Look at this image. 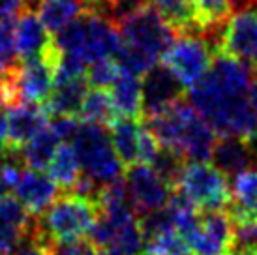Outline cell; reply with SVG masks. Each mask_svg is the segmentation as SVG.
<instances>
[{
	"label": "cell",
	"instance_id": "obj_1",
	"mask_svg": "<svg viewBox=\"0 0 257 255\" xmlns=\"http://www.w3.org/2000/svg\"><path fill=\"white\" fill-rule=\"evenodd\" d=\"M98 220L96 201L73 191H64L57 201L38 216V223L53 242H70L90 234Z\"/></svg>",
	"mask_w": 257,
	"mask_h": 255
},
{
	"label": "cell",
	"instance_id": "obj_2",
	"mask_svg": "<svg viewBox=\"0 0 257 255\" xmlns=\"http://www.w3.org/2000/svg\"><path fill=\"white\" fill-rule=\"evenodd\" d=\"M72 147L79 158L83 175L98 184H107L120 178L122 171L126 169L114 152L111 135H107L105 128L100 124L81 120L79 134Z\"/></svg>",
	"mask_w": 257,
	"mask_h": 255
},
{
	"label": "cell",
	"instance_id": "obj_3",
	"mask_svg": "<svg viewBox=\"0 0 257 255\" xmlns=\"http://www.w3.org/2000/svg\"><path fill=\"white\" fill-rule=\"evenodd\" d=\"M177 190L182 191L199 210H225L233 201L229 177L207 162L186 163Z\"/></svg>",
	"mask_w": 257,
	"mask_h": 255
},
{
	"label": "cell",
	"instance_id": "obj_4",
	"mask_svg": "<svg viewBox=\"0 0 257 255\" xmlns=\"http://www.w3.org/2000/svg\"><path fill=\"white\" fill-rule=\"evenodd\" d=\"M216 53L201 36H177L171 47L162 57V64L180 79L184 86H192L199 81L214 62Z\"/></svg>",
	"mask_w": 257,
	"mask_h": 255
},
{
	"label": "cell",
	"instance_id": "obj_5",
	"mask_svg": "<svg viewBox=\"0 0 257 255\" xmlns=\"http://www.w3.org/2000/svg\"><path fill=\"white\" fill-rule=\"evenodd\" d=\"M118 29L124 42L147 51L158 60H162L164 53L171 47V43L177 38L154 6H147L124 17L122 21H118Z\"/></svg>",
	"mask_w": 257,
	"mask_h": 255
},
{
	"label": "cell",
	"instance_id": "obj_6",
	"mask_svg": "<svg viewBox=\"0 0 257 255\" xmlns=\"http://www.w3.org/2000/svg\"><path fill=\"white\" fill-rule=\"evenodd\" d=\"M141 96H143L141 120H147L150 116L184 101L186 86L165 64L158 62L143 75Z\"/></svg>",
	"mask_w": 257,
	"mask_h": 255
},
{
	"label": "cell",
	"instance_id": "obj_7",
	"mask_svg": "<svg viewBox=\"0 0 257 255\" xmlns=\"http://www.w3.org/2000/svg\"><path fill=\"white\" fill-rule=\"evenodd\" d=\"M235 225L225 210H201L199 223L184 240L193 255H229Z\"/></svg>",
	"mask_w": 257,
	"mask_h": 255
},
{
	"label": "cell",
	"instance_id": "obj_8",
	"mask_svg": "<svg viewBox=\"0 0 257 255\" xmlns=\"http://www.w3.org/2000/svg\"><path fill=\"white\" fill-rule=\"evenodd\" d=\"M126 186H128L130 201L137 216L158 210L169 203L171 190L162 178L158 177L150 165L137 163L126 171Z\"/></svg>",
	"mask_w": 257,
	"mask_h": 255
},
{
	"label": "cell",
	"instance_id": "obj_9",
	"mask_svg": "<svg viewBox=\"0 0 257 255\" xmlns=\"http://www.w3.org/2000/svg\"><path fill=\"white\" fill-rule=\"evenodd\" d=\"M218 53L248 64L257 73V12H238L229 19Z\"/></svg>",
	"mask_w": 257,
	"mask_h": 255
},
{
	"label": "cell",
	"instance_id": "obj_10",
	"mask_svg": "<svg viewBox=\"0 0 257 255\" xmlns=\"http://www.w3.org/2000/svg\"><path fill=\"white\" fill-rule=\"evenodd\" d=\"M36 216L17 197H0V255H14L34 231Z\"/></svg>",
	"mask_w": 257,
	"mask_h": 255
},
{
	"label": "cell",
	"instance_id": "obj_11",
	"mask_svg": "<svg viewBox=\"0 0 257 255\" xmlns=\"http://www.w3.org/2000/svg\"><path fill=\"white\" fill-rule=\"evenodd\" d=\"M15 86L19 99L45 103L55 88V66L47 58L21 62L15 73Z\"/></svg>",
	"mask_w": 257,
	"mask_h": 255
},
{
	"label": "cell",
	"instance_id": "obj_12",
	"mask_svg": "<svg viewBox=\"0 0 257 255\" xmlns=\"http://www.w3.org/2000/svg\"><path fill=\"white\" fill-rule=\"evenodd\" d=\"M15 40H17V55L21 62L43 58L55 45L53 34L45 29L38 12H34L32 8H27L19 15Z\"/></svg>",
	"mask_w": 257,
	"mask_h": 255
},
{
	"label": "cell",
	"instance_id": "obj_13",
	"mask_svg": "<svg viewBox=\"0 0 257 255\" xmlns=\"http://www.w3.org/2000/svg\"><path fill=\"white\" fill-rule=\"evenodd\" d=\"M49 124L45 105L34 101H23L8 109V143L6 147L21 150L34 135Z\"/></svg>",
	"mask_w": 257,
	"mask_h": 255
},
{
	"label": "cell",
	"instance_id": "obj_14",
	"mask_svg": "<svg viewBox=\"0 0 257 255\" xmlns=\"http://www.w3.org/2000/svg\"><path fill=\"white\" fill-rule=\"evenodd\" d=\"M218 134L192 105H188L184 116V128L180 135L179 150L190 162H208L212 156Z\"/></svg>",
	"mask_w": 257,
	"mask_h": 255
},
{
	"label": "cell",
	"instance_id": "obj_15",
	"mask_svg": "<svg viewBox=\"0 0 257 255\" xmlns=\"http://www.w3.org/2000/svg\"><path fill=\"white\" fill-rule=\"evenodd\" d=\"M15 193L32 216H42L57 201V197L60 195V188L53 178L43 175L42 171L27 167L15 186Z\"/></svg>",
	"mask_w": 257,
	"mask_h": 255
},
{
	"label": "cell",
	"instance_id": "obj_16",
	"mask_svg": "<svg viewBox=\"0 0 257 255\" xmlns=\"http://www.w3.org/2000/svg\"><path fill=\"white\" fill-rule=\"evenodd\" d=\"M233 201L225 208L233 225H242L257 218V167L240 171L231 184Z\"/></svg>",
	"mask_w": 257,
	"mask_h": 255
},
{
	"label": "cell",
	"instance_id": "obj_17",
	"mask_svg": "<svg viewBox=\"0 0 257 255\" xmlns=\"http://www.w3.org/2000/svg\"><path fill=\"white\" fill-rule=\"evenodd\" d=\"M152 4L175 36H203L193 0H152Z\"/></svg>",
	"mask_w": 257,
	"mask_h": 255
},
{
	"label": "cell",
	"instance_id": "obj_18",
	"mask_svg": "<svg viewBox=\"0 0 257 255\" xmlns=\"http://www.w3.org/2000/svg\"><path fill=\"white\" fill-rule=\"evenodd\" d=\"M210 162L225 177H235L240 171L250 169L253 165L246 141L242 137H233V135H223V137L218 135Z\"/></svg>",
	"mask_w": 257,
	"mask_h": 255
},
{
	"label": "cell",
	"instance_id": "obj_19",
	"mask_svg": "<svg viewBox=\"0 0 257 255\" xmlns=\"http://www.w3.org/2000/svg\"><path fill=\"white\" fill-rule=\"evenodd\" d=\"M88 88H90V85H88L86 75L70 79V81H64V83H57L49 99L43 105L47 109L49 116H55V114L79 116L81 107H83V99H85Z\"/></svg>",
	"mask_w": 257,
	"mask_h": 255
},
{
	"label": "cell",
	"instance_id": "obj_20",
	"mask_svg": "<svg viewBox=\"0 0 257 255\" xmlns=\"http://www.w3.org/2000/svg\"><path fill=\"white\" fill-rule=\"evenodd\" d=\"M141 118H126L122 116L111 126V141L114 152L128 169L139 163V135H141Z\"/></svg>",
	"mask_w": 257,
	"mask_h": 255
},
{
	"label": "cell",
	"instance_id": "obj_21",
	"mask_svg": "<svg viewBox=\"0 0 257 255\" xmlns=\"http://www.w3.org/2000/svg\"><path fill=\"white\" fill-rule=\"evenodd\" d=\"M111 96L118 114L126 118H141V109H143L141 77H136L120 70L118 77L111 85Z\"/></svg>",
	"mask_w": 257,
	"mask_h": 255
},
{
	"label": "cell",
	"instance_id": "obj_22",
	"mask_svg": "<svg viewBox=\"0 0 257 255\" xmlns=\"http://www.w3.org/2000/svg\"><path fill=\"white\" fill-rule=\"evenodd\" d=\"M49 177L62 191H72L83 177V169L70 143H60L49 163Z\"/></svg>",
	"mask_w": 257,
	"mask_h": 255
},
{
	"label": "cell",
	"instance_id": "obj_23",
	"mask_svg": "<svg viewBox=\"0 0 257 255\" xmlns=\"http://www.w3.org/2000/svg\"><path fill=\"white\" fill-rule=\"evenodd\" d=\"M79 118H83V122L100 124L103 128L113 126L114 122L120 118V114H118L116 107H114L111 90L90 86L85 99H83V107H81Z\"/></svg>",
	"mask_w": 257,
	"mask_h": 255
},
{
	"label": "cell",
	"instance_id": "obj_24",
	"mask_svg": "<svg viewBox=\"0 0 257 255\" xmlns=\"http://www.w3.org/2000/svg\"><path fill=\"white\" fill-rule=\"evenodd\" d=\"M58 145H60V139L47 124L21 149L25 165L36 171L49 169V163L55 156V152H57Z\"/></svg>",
	"mask_w": 257,
	"mask_h": 255
},
{
	"label": "cell",
	"instance_id": "obj_25",
	"mask_svg": "<svg viewBox=\"0 0 257 255\" xmlns=\"http://www.w3.org/2000/svg\"><path fill=\"white\" fill-rule=\"evenodd\" d=\"M85 10L83 0H42L38 4V15L45 29L55 36Z\"/></svg>",
	"mask_w": 257,
	"mask_h": 255
},
{
	"label": "cell",
	"instance_id": "obj_26",
	"mask_svg": "<svg viewBox=\"0 0 257 255\" xmlns=\"http://www.w3.org/2000/svg\"><path fill=\"white\" fill-rule=\"evenodd\" d=\"M188 160L184 158L182 152L175 149H167V147H162L158 156L154 158V162L150 163V167L154 169L158 177L164 180L165 184L169 186V190H177L179 186V180L182 177V171H184Z\"/></svg>",
	"mask_w": 257,
	"mask_h": 255
},
{
	"label": "cell",
	"instance_id": "obj_27",
	"mask_svg": "<svg viewBox=\"0 0 257 255\" xmlns=\"http://www.w3.org/2000/svg\"><path fill=\"white\" fill-rule=\"evenodd\" d=\"M114 60L120 66L122 71L132 73L136 77H143L152 66H156L160 62L158 58L149 55L147 51L139 49V47L132 45V43H126L124 40H122L120 49L116 51V55H114Z\"/></svg>",
	"mask_w": 257,
	"mask_h": 255
},
{
	"label": "cell",
	"instance_id": "obj_28",
	"mask_svg": "<svg viewBox=\"0 0 257 255\" xmlns=\"http://www.w3.org/2000/svg\"><path fill=\"white\" fill-rule=\"evenodd\" d=\"M15 29H17L15 17H0V75L21 64L17 55Z\"/></svg>",
	"mask_w": 257,
	"mask_h": 255
},
{
	"label": "cell",
	"instance_id": "obj_29",
	"mask_svg": "<svg viewBox=\"0 0 257 255\" xmlns=\"http://www.w3.org/2000/svg\"><path fill=\"white\" fill-rule=\"evenodd\" d=\"M118 73H120V66L116 64L113 57L94 60L86 68L88 85L94 88H109L114 83V79L118 77Z\"/></svg>",
	"mask_w": 257,
	"mask_h": 255
},
{
	"label": "cell",
	"instance_id": "obj_30",
	"mask_svg": "<svg viewBox=\"0 0 257 255\" xmlns=\"http://www.w3.org/2000/svg\"><path fill=\"white\" fill-rule=\"evenodd\" d=\"M150 2L152 0H100V4L94 12L100 15H105V17L113 19L118 25V21H122L124 17L150 6Z\"/></svg>",
	"mask_w": 257,
	"mask_h": 255
},
{
	"label": "cell",
	"instance_id": "obj_31",
	"mask_svg": "<svg viewBox=\"0 0 257 255\" xmlns=\"http://www.w3.org/2000/svg\"><path fill=\"white\" fill-rule=\"evenodd\" d=\"M49 128L55 132L60 143H73V139L77 137L79 128H81V120L77 116L72 114H55L49 116Z\"/></svg>",
	"mask_w": 257,
	"mask_h": 255
},
{
	"label": "cell",
	"instance_id": "obj_32",
	"mask_svg": "<svg viewBox=\"0 0 257 255\" xmlns=\"http://www.w3.org/2000/svg\"><path fill=\"white\" fill-rule=\"evenodd\" d=\"M160 149H162V145L158 143L154 134L150 132L149 126L143 122V126H141V135H139V163L150 165V163L154 162V158L158 156Z\"/></svg>",
	"mask_w": 257,
	"mask_h": 255
},
{
	"label": "cell",
	"instance_id": "obj_33",
	"mask_svg": "<svg viewBox=\"0 0 257 255\" xmlns=\"http://www.w3.org/2000/svg\"><path fill=\"white\" fill-rule=\"evenodd\" d=\"M55 255H96V246L86 238L70 242H55Z\"/></svg>",
	"mask_w": 257,
	"mask_h": 255
},
{
	"label": "cell",
	"instance_id": "obj_34",
	"mask_svg": "<svg viewBox=\"0 0 257 255\" xmlns=\"http://www.w3.org/2000/svg\"><path fill=\"white\" fill-rule=\"evenodd\" d=\"M32 0H0V17H15L30 8Z\"/></svg>",
	"mask_w": 257,
	"mask_h": 255
},
{
	"label": "cell",
	"instance_id": "obj_35",
	"mask_svg": "<svg viewBox=\"0 0 257 255\" xmlns=\"http://www.w3.org/2000/svg\"><path fill=\"white\" fill-rule=\"evenodd\" d=\"M233 14H238V12H246V10H253L257 6V0H227Z\"/></svg>",
	"mask_w": 257,
	"mask_h": 255
},
{
	"label": "cell",
	"instance_id": "obj_36",
	"mask_svg": "<svg viewBox=\"0 0 257 255\" xmlns=\"http://www.w3.org/2000/svg\"><path fill=\"white\" fill-rule=\"evenodd\" d=\"M8 143V114L0 107V150L6 147Z\"/></svg>",
	"mask_w": 257,
	"mask_h": 255
},
{
	"label": "cell",
	"instance_id": "obj_37",
	"mask_svg": "<svg viewBox=\"0 0 257 255\" xmlns=\"http://www.w3.org/2000/svg\"><path fill=\"white\" fill-rule=\"evenodd\" d=\"M244 141H246L248 150H250L251 163H253V167H257V132H253V134H251L250 137H246Z\"/></svg>",
	"mask_w": 257,
	"mask_h": 255
},
{
	"label": "cell",
	"instance_id": "obj_38",
	"mask_svg": "<svg viewBox=\"0 0 257 255\" xmlns=\"http://www.w3.org/2000/svg\"><path fill=\"white\" fill-rule=\"evenodd\" d=\"M248 96H250L251 105H253V109H255V113H257V77L253 79V83H251L250 92H248Z\"/></svg>",
	"mask_w": 257,
	"mask_h": 255
}]
</instances>
